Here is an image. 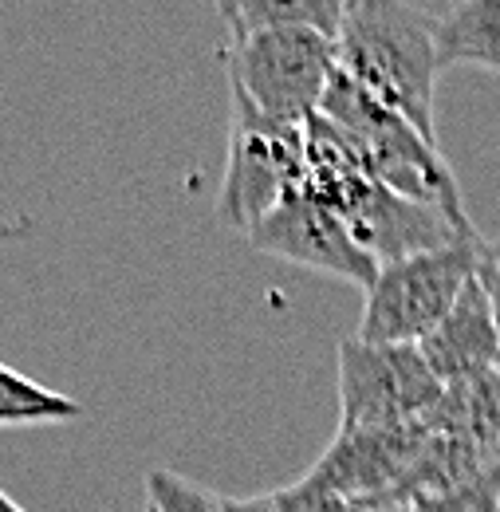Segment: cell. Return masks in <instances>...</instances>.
I'll list each match as a JSON object with an SVG mask.
<instances>
[{"instance_id": "ba28073f", "label": "cell", "mask_w": 500, "mask_h": 512, "mask_svg": "<svg viewBox=\"0 0 500 512\" xmlns=\"http://www.w3.org/2000/svg\"><path fill=\"white\" fill-rule=\"evenodd\" d=\"M256 253L280 256L288 264L312 268L323 276L347 280L355 288H371L378 280V260L351 233L347 217L308 186H296L256 229L249 233Z\"/></svg>"}, {"instance_id": "4fadbf2b", "label": "cell", "mask_w": 500, "mask_h": 512, "mask_svg": "<svg viewBox=\"0 0 500 512\" xmlns=\"http://www.w3.org/2000/svg\"><path fill=\"white\" fill-rule=\"evenodd\" d=\"M83 414V402L52 386L12 371L0 363V426H36V422H71Z\"/></svg>"}, {"instance_id": "7402d4cb", "label": "cell", "mask_w": 500, "mask_h": 512, "mask_svg": "<svg viewBox=\"0 0 500 512\" xmlns=\"http://www.w3.org/2000/svg\"><path fill=\"white\" fill-rule=\"evenodd\" d=\"M497 371H500V367H497Z\"/></svg>"}, {"instance_id": "ac0fdd59", "label": "cell", "mask_w": 500, "mask_h": 512, "mask_svg": "<svg viewBox=\"0 0 500 512\" xmlns=\"http://www.w3.org/2000/svg\"><path fill=\"white\" fill-rule=\"evenodd\" d=\"M0 512H24V509H20V505H16V501H12V497L0 489Z\"/></svg>"}, {"instance_id": "e0dca14e", "label": "cell", "mask_w": 500, "mask_h": 512, "mask_svg": "<svg viewBox=\"0 0 500 512\" xmlns=\"http://www.w3.org/2000/svg\"><path fill=\"white\" fill-rule=\"evenodd\" d=\"M477 284L485 288V296H489V304H493V316H497V327H500V237L481 245Z\"/></svg>"}, {"instance_id": "9c48e42d", "label": "cell", "mask_w": 500, "mask_h": 512, "mask_svg": "<svg viewBox=\"0 0 500 512\" xmlns=\"http://www.w3.org/2000/svg\"><path fill=\"white\" fill-rule=\"evenodd\" d=\"M426 438L430 430L422 422L339 430L335 442L319 453V461L304 477L319 489L359 501L367 509L402 505V485L426 446Z\"/></svg>"}, {"instance_id": "9a60e30c", "label": "cell", "mask_w": 500, "mask_h": 512, "mask_svg": "<svg viewBox=\"0 0 500 512\" xmlns=\"http://www.w3.org/2000/svg\"><path fill=\"white\" fill-rule=\"evenodd\" d=\"M146 505L154 512H229V501L186 481L182 473L154 469L146 477Z\"/></svg>"}, {"instance_id": "7a4b0ae2", "label": "cell", "mask_w": 500, "mask_h": 512, "mask_svg": "<svg viewBox=\"0 0 500 512\" xmlns=\"http://www.w3.org/2000/svg\"><path fill=\"white\" fill-rule=\"evenodd\" d=\"M319 115L355 142V150L363 158V170L375 178L378 186L402 193L410 201H422V205L465 213L457 178H453L449 162L441 158L438 142L418 134L402 115H394L371 91H363L351 75L339 71L331 79Z\"/></svg>"}, {"instance_id": "6da1fadb", "label": "cell", "mask_w": 500, "mask_h": 512, "mask_svg": "<svg viewBox=\"0 0 500 512\" xmlns=\"http://www.w3.org/2000/svg\"><path fill=\"white\" fill-rule=\"evenodd\" d=\"M339 71L378 103L402 115L418 134L438 142V16L402 0H351L339 28Z\"/></svg>"}, {"instance_id": "8fae6325", "label": "cell", "mask_w": 500, "mask_h": 512, "mask_svg": "<svg viewBox=\"0 0 500 512\" xmlns=\"http://www.w3.org/2000/svg\"><path fill=\"white\" fill-rule=\"evenodd\" d=\"M441 67H481L500 79V0H461L438 16Z\"/></svg>"}, {"instance_id": "ffe728a7", "label": "cell", "mask_w": 500, "mask_h": 512, "mask_svg": "<svg viewBox=\"0 0 500 512\" xmlns=\"http://www.w3.org/2000/svg\"><path fill=\"white\" fill-rule=\"evenodd\" d=\"M0 20H4V8H0Z\"/></svg>"}, {"instance_id": "7c38bea8", "label": "cell", "mask_w": 500, "mask_h": 512, "mask_svg": "<svg viewBox=\"0 0 500 512\" xmlns=\"http://www.w3.org/2000/svg\"><path fill=\"white\" fill-rule=\"evenodd\" d=\"M347 0H221L217 16L229 36H249L264 28H315L339 40Z\"/></svg>"}, {"instance_id": "44dd1931", "label": "cell", "mask_w": 500, "mask_h": 512, "mask_svg": "<svg viewBox=\"0 0 500 512\" xmlns=\"http://www.w3.org/2000/svg\"><path fill=\"white\" fill-rule=\"evenodd\" d=\"M146 512H154V509H150V505H146Z\"/></svg>"}, {"instance_id": "8992f818", "label": "cell", "mask_w": 500, "mask_h": 512, "mask_svg": "<svg viewBox=\"0 0 500 512\" xmlns=\"http://www.w3.org/2000/svg\"><path fill=\"white\" fill-rule=\"evenodd\" d=\"M445 386L414 343H339V430L422 422Z\"/></svg>"}, {"instance_id": "3957f363", "label": "cell", "mask_w": 500, "mask_h": 512, "mask_svg": "<svg viewBox=\"0 0 500 512\" xmlns=\"http://www.w3.org/2000/svg\"><path fill=\"white\" fill-rule=\"evenodd\" d=\"M221 60L229 83L256 111L304 127L319 115L323 95L339 75V44L315 28H264L229 36Z\"/></svg>"}, {"instance_id": "d6986e66", "label": "cell", "mask_w": 500, "mask_h": 512, "mask_svg": "<svg viewBox=\"0 0 500 512\" xmlns=\"http://www.w3.org/2000/svg\"><path fill=\"white\" fill-rule=\"evenodd\" d=\"M378 512H414V505H386V509H378Z\"/></svg>"}, {"instance_id": "5b68a950", "label": "cell", "mask_w": 500, "mask_h": 512, "mask_svg": "<svg viewBox=\"0 0 500 512\" xmlns=\"http://www.w3.org/2000/svg\"><path fill=\"white\" fill-rule=\"evenodd\" d=\"M481 237L461 241L453 249L410 256L398 264H382L378 280L367 288V304L359 316L355 339L363 343H422L438 327L465 288L477 280Z\"/></svg>"}, {"instance_id": "30bf717a", "label": "cell", "mask_w": 500, "mask_h": 512, "mask_svg": "<svg viewBox=\"0 0 500 512\" xmlns=\"http://www.w3.org/2000/svg\"><path fill=\"white\" fill-rule=\"evenodd\" d=\"M422 359L438 375L441 386L469 383L481 375H493L500 367V327L485 288L473 280L457 308L418 343Z\"/></svg>"}, {"instance_id": "2e32d148", "label": "cell", "mask_w": 500, "mask_h": 512, "mask_svg": "<svg viewBox=\"0 0 500 512\" xmlns=\"http://www.w3.org/2000/svg\"><path fill=\"white\" fill-rule=\"evenodd\" d=\"M414 512H500V473L477 481V485H465L457 493L422 497V501H414Z\"/></svg>"}, {"instance_id": "52a82bcc", "label": "cell", "mask_w": 500, "mask_h": 512, "mask_svg": "<svg viewBox=\"0 0 500 512\" xmlns=\"http://www.w3.org/2000/svg\"><path fill=\"white\" fill-rule=\"evenodd\" d=\"M319 197L331 201L347 217L355 241L375 256L378 268L410 260V256L441 253V249H453L461 241L481 237L473 229L469 213H449V209H438V205L410 201L402 193L378 186L371 174H359V178L319 193Z\"/></svg>"}, {"instance_id": "277c9868", "label": "cell", "mask_w": 500, "mask_h": 512, "mask_svg": "<svg viewBox=\"0 0 500 512\" xmlns=\"http://www.w3.org/2000/svg\"><path fill=\"white\" fill-rule=\"evenodd\" d=\"M304 127L276 123L229 83V162L217 193V221L249 237L304 182Z\"/></svg>"}, {"instance_id": "5bb4252c", "label": "cell", "mask_w": 500, "mask_h": 512, "mask_svg": "<svg viewBox=\"0 0 500 512\" xmlns=\"http://www.w3.org/2000/svg\"><path fill=\"white\" fill-rule=\"evenodd\" d=\"M229 512H378V509H367V505L347 501V497H335V493L312 485L308 477H300V481H292L284 489L229 501Z\"/></svg>"}]
</instances>
